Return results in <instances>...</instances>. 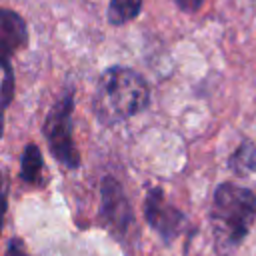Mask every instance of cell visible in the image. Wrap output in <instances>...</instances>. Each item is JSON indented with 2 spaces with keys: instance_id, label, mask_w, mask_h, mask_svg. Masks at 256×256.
<instances>
[{
  "instance_id": "6da1fadb",
  "label": "cell",
  "mask_w": 256,
  "mask_h": 256,
  "mask_svg": "<svg viewBox=\"0 0 256 256\" xmlns=\"http://www.w3.org/2000/svg\"><path fill=\"white\" fill-rule=\"evenodd\" d=\"M148 104L150 90L144 76L130 68L112 66L98 80L92 108L102 124L112 126L140 114Z\"/></svg>"
},
{
  "instance_id": "7a4b0ae2",
  "label": "cell",
  "mask_w": 256,
  "mask_h": 256,
  "mask_svg": "<svg viewBox=\"0 0 256 256\" xmlns=\"http://www.w3.org/2000/svg\"><path fill=\"white\" fill-rule=\"evenodd\" d=\"M212 222L228 244H240L256 220V194L244 186L224 182L214 190Z\"/></svg>"
},
{
  "instance_id": "3957f363",
  "label": "cell",
  "mask_w": 256,
  "mask_h": 256,
  "mask_svg": "<svg viewBox=\"0 0 256 256\" xmlns=\"http://www.w3.org/2000/svg\"><path fill=\"white\" fill-rule=\"evenodd\" d=\"M72 110H74V90L68 88L60 100L50 108L44 120V136L52 156L66 168L80 166V154L72 138Z\"/></svg>"
},
{
  "instance_id": "277c9868",
  "label": "cell",
  "mask_w": 256,
  "mask_h": 256,
  "mask_svg": "<svg viewBox=\"0 0 256 256\" xmlns=\"http://www.w3.org/2000/svg\"><path fill=\"white\" fill-rule=\"evenodd\" d=\"M102 194V218L104 224L118 236H126L134 224V214L130 208V202L120 186V182L112 176H106L100 186Z\"/></svg>"
},
{
  "instance_id": "5b68a950",
  "label": "cell",
  "mask_w": 256,
  "mask_h": 256,
  "mask_svg": "<svg viewBox=\"0 0 256 256\" xmlns=\"http://www.w3.org/2000/svg\"><path fill=\"white\" fill-rule=\"evenodd\" d=\"M146 222L162 236L164 242H172L184 228V214L166 202L162 188H150L144 200Z\"/></svg>"
},
{
  "instance_id": "8992f818",
  "label": "cell",
  "mask_w": 256,
  "mask_h": 256,
  "mask_svg": "<svg viewBox=\"0 0 256 256\" xmlns=\"http://www.w3.org/2000/svg\"><path fill=\"white\" fill-rule=\"evenodd\" d=\"M28 44V28L24 18L8 8H0V68Z\"/></svg>"
},
{
  "instance_id": "52a82bcc",
  "label": "cell",
  "mask_w": 256,
  "mask_h": 256,
  "mask_svg": "<svg viewBox=\"0 0 256 256\" xmlns=\"http://www.w3.org/2000/svg\"><path fill=\"white\" fill-rule=\"evenodd\" d=\"M42 168H44V160L40 154V148L36 144H28L22 152V160H20V178L28 184H40L42 180Z\"/></svg>"
},
{
  "instance_id": "ba28073f",
  "label": "cell",
  "mask_w": 256,
  "mask_h": 256,
  "mask_svg": "<svg viewBox=\"0 0 256 256\" xmlns=\"http://www.w3.org/2000/svg\"><path fill=\"white\" fill-rule=\"evenodd\" d=\"M228 166L236 176H248L256 172V144L250 140L242 142L230 156Z\"/></svg>"
},
{
  "instance_id": "9c48e42d",
  "label": "cell",
  "mask_w": 256,
  "mask_h": 256,
  "mask_svg": "<svg viewBox=\"0 0 256 256\" xmlns=\"http://www.w3.org/2000/svg\"><path fill=\"white\" fill-rule=\"evenodd\" d=\"M142 10V0H110L108 4V22L114 26L134 20Z\"/></svg>"
},
{
  "instance_id": "30bf717a",
  "label": "cell",
  "mask_w": 256,
  "mask_h": 256,
  "mask_svg": "<svg viewBox=\"0 0 256 256\" xmlns=\"http://www.w3.org/2000/svg\"><path fill=\"white\" fill-rule=\"evenodd\" d=\"M6 208H8V182L4 174L0 172V232H2L4 216H6Z\"/></svg>"
},
{
  "instance_id": "8fae6325",
  "label": "cell",
  "mask_w": 256,
  "mask_h": 256,
  "mask_svg": "<svg viewBox=\"0 0 256 256\" xmlns=\"http://www.w3.org/2000/svg\"><path fill=\"white\" fill-rule=\"evenodd\" d=\"M174 4H176L182 12H186V14H194V12H198V10L202 8L204 0H174Z\"/></svg>"
},
{
  "instance_id": "7c38bea8",
  "label": "cell",
  "mask_w": 256,
  "mask_h": 256,
  "mask_svg": "<svg viewBox=\"0 0 256 256\" xmlns=\"http://www.w3.org/2000/svg\"><path fill=\"white\" fill-rule=\"evenodd\" d=\"M6 256H28L26 252V246L22 244V240L18 238H12L8 242V248H6Z\"/></svg>"
},
{
  "instance_id": "4fadbf2b",
  "label": "cell",
  "mask_w": 256,
  "mask_h": 256,
  "mask_svg": "<svg viewBox=\"0 0 256 256\" xmlns=\"http://www.w3.org/2000/svg\"><path fill=\"white\" fill-rule=\"evenodd\" d=\"M4 134V110H0V138Z\"/></svg>"
}]
</instances>
